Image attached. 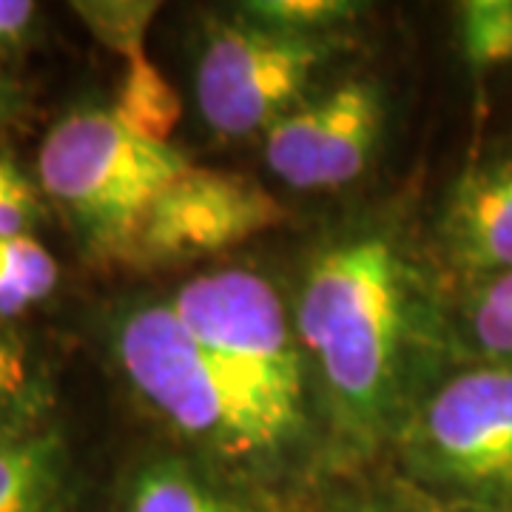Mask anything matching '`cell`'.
Instances as JSON below:
<instances>
[{"label":"cell","instance_id":"6da1fadb","mask_svg":"<svg viewBox=\"0 0 512 512\" xmlns=\"http://www.w3.org/2000/svg\"><path fill=\"white\" fill-rule=\"evenodd\" d=\"M325 476L393 450L424 396L464 365L453 291L399 222L342 228L308 259L291 305Z\"/></svg>","mask_w":512,"mask_h":512},{"label":"cell","instance_id":"7a4b0ae2","mask_svg":"<svg viewBox=\"0 0 512 512\" xmlns=\"http://www.w3.org/2000/svg\"><path fill=\"white\" fill-rule=\"evenodd\" d=\"M111 359L137 399L185 453L299 512L313 493L271 430L214 356L191 336L171 299H126L106 322Z\"/></svg>","mask_w":512,"mask_h":512},{"label":"cell","instance_id":"3957f363","mask_svg":"<svg viewBox=\"0 0 512 512\" xmlns=\"http://www.w3.org/2000/svg\"><path fill=\"white\" fill-rule=\"evenodd\" d=\"M171 308L237 384L316 493L325 478L311 373L293 311L274 282L251 268H214L185 279Z\"/></svg>","mask_w":512,"mask_h":512},{"label":"cell","instance_id":"277c9868","mask_svg":"<svg viewBox=\"0 0 512 512\" xmlns=\"http://www.w3.org/2000/svg\"><path fill=\"white\" fill-rule=\"evenodd\" d=\"M188 168L183 151L134 134L111 106L63 114L37 154L43 197L66 220L80 254L100 265H126L154 200Z\"/></svg>","mask_w":512,"mask_h":512},{"label":"cell","instance_id":"5b68a950","mask_svg":"<svg viewBox=\"0 0 512 512\" xmlns=\"http://www.w3.org/2000/svg\"><path fill=\"white\" fill-rule=\"evenodd\" d=\"M390 456V476L421 493L512 507V367H453L416 407Z\"/></svg>","mask_w":512,"mask_h":512},{"label":"cell","instance_id":"8992f818","mask_svg":"<svg viewBox=\"0 0 512 512\" xmlns=\"http://www.w3.org/2000/svg\"><path fill=\"white\" fill-rule=\"evenodd\" d=\"M342 49L336 35L279 32L234 15L214 23L197 55L194 92L220 137L265 134L302 106L316 74Z\"/></svg>","mask_w":512,"mask_h":512},{"label":"cell","instance_id":"52a82bcc","mask_svg":"<svg viewBox=\"0 0 512 512\" xmlns=\"http://www.w3.org/2000/svg\"><path fill=\"white\" fill-rule=\"evenodd\" d=\"M282 222H288V208L259 180L191 165L154 200L128 251L126 268L165 271L211 259Z\"/></svg>","mask_w":512,"mask_h":512},{"label":"cell","instance_id":"ba28073f","mask_svg":"<svg viewBox=\"0 0 512 512\" xmlns=\"http://www.w3.org/2000/svg\"><path fill=\"white\" fill-rule=\"evenodd\" d=\"M387 126V94L373 77H353L308 97L265 131L262 154L276 180L325 191L359 180Z\"/></svg>","mask_w":512,"mask_h":512},{"label":"cell","instance_id":"9c48e42d","mask_svg":"<svg viewBox=\"0 0 512 512\" xmlns=\"http://www.w3.org/2000/svg\"><path fill=\"white\" fill-rule=\"evenodd\" d=\"M427 251L450 291L512 271V137L481 148L447 185Z\"/></svg>","mask_w":512,"mask_h":512},{"label":"cell","instance_id":"30bf717a","mask_svg":"<svg viewBox=\"0 0 512 512\" xmlns=\"http://www.w3.org/2000/svg\"><path fill=\"white\" fill-rule=\"evenodd\" d=\"M106 512H293L197 456L154 450L128 464Z\"/></svg>","mask_w":512,"mask_h":512},{"label":"cell","instance_id":"8fae6325","mask_svg":"<svg viewBox=\"0 0 512 512\" xmlns=\"http://www.w3.org/2000/svg\"><path fill=\"white\" fill-rule=\"evenodd\" d=\"M0 512H80V476L57 424L29 419L0 430Z\"/></svg>","mask_w":512,"mask_h":512},{"label":"cell","instance_id":"7c38bea8","mask_svg":"<svg viewBox=\"0 0 512 512\" xmlns=\"http://www.w3.org/2000/svg\"><path fill=\"white\" fill-rule=\"evenodd\" d=\"M453 328L464 362L512 367V271L453 288Z\"/></svg>","mask_w":512,"mask_h":512},{"label":"cell","instance_id":"4fadbf2b","mask_svg":"<svg viewBox=\"0 0 512 512\" xmlns=\"http://www.w3.org/2000/svg\"><path fill=\"white\" fill-rule=\"evenodd\" d=\"M111 111L126 123L134 134L151 143H168L174 126L180 123L183 103L165 74L151 63L146 52L126 57V74L111 103Z\"/></svg>","mask_w":512,"mask_h":512},{"label":"cell","instance_id":"5bb4252c","mask_svg":"<svg viewBox=\"0 0 512 512\" xmlns=\"http://www.w3.org/2000/svg\"><path fill=\"white\" fill-rule=\"evenodd\" d=\"M57 259L35 234L0 237V319H15L57 288Z\"/></svg>","mask_w":512,"mask_h":512},{"label":"cell","instance_id":"9a60e30c","mask_svg":"<svg viewBox=\"0 0 512 512\" xmlns=\"http://www.w3.org/2000/svg\"><path fill=\"white\" fill-rule=\"evenodd\" d=\"M458 49L473 80L512 63V0H464L456 6Z\"/></svg>","mask_w":512,"mask_h":512},{"label":"cell","instance_id":"2e32d148","mask_svg":"<svg viewBox=\"0 0 512 512\" xmlns=\"http://www.w3.org/2000/svg\"><path fill=\"white\" fill-rule=\"evenodd\" d=\"M239 18L299 35H339V29L362 15L350 0H251L239 3Z\"/></svg>","mask_w":512,"mask_h":512},{"label":"cell","instance_id":"e0dca14e","mask_svg":"<svg viewBox=\"0 0 512 512\" xmlns=\"http://www.w3.org/2000/svg\"><path fill=\"white\" fill-rule=\"evenodd\" d=\"M74 9L89 23L94 35L117 55L131 57L146 52L148 23L157 15V3L111 0V3H74Z\"/></svg>","mask_w":512,"mask_h":512},{"label":"cell","instance_id":"ac0fdd59","mask_svg":"<svg viewBox=\"0 0 512 512\" xmlns=\"http://www.w3.org/2000/svg\"><path fill=\"white\" fill-rule=\"evenodd\" d=\"M43 191L9 157H0V237H26L43 217Z\"/></svg>","mask_w":512,"mask_h":512},{"label":"cell","instance_id":"d6986e66","mask_svg":"<svg viewBox=\"0 0 512 512\" xmlns=\"http://www.w3.org/2000/svg\"><path fill=\"white\" fill-rule=\"evenodd\" d=\"M382 493L387 495L393 512H512V507H493V504H470V501H447L436 498L404 484L402 478L387 476V481L379 484Z\"/></svg>","mask_w":512,"mask_h":512},{"label":"cell","instance_id":"ffe728a7","mask_svg":"<svg viewBox=\"0 0 512 512\" xmlns=\"http://www.w3.org/2000/svg\"><path fill=\"white\" fill-rule=\"evenodd\" d=\"M26 384H29L26 350L12 333L0 330V416L18 404L20 396L26 393Z\"/></svg>","mask_w":512,"mask_h":512},{"label":"cell","instance_id":"44dd1931","mask_svg":"<svg viewBox=\"0 0 512 512\" xmlns=\"http://www.w3.org/2000/svg\"><path fill=\"white\" fill-rule=\"evenodd\" d=\"M313 512H393V507L379 484H336L316 501Z\"/></svg>","mask_w":512,"mask_h":512},{"label":"cell","instance_id":"7402d4cb","mask_svg":"<svg viewBox=\"0 0 512 512\" xmlns=\"http://www.w3.org/2000/svg\"><path fill=\"white\" fill-rule=\"evenodd\" d=\"M37 18V6L29 0H0V52L15 49L29 35Z\"/></svg>","mask_w":512,"mask_h":512},{"label":"cell","instance_id":"603a6c76","mask_svg":"<svg viewBox=\"0 0 512 512\" xmlns=\"http://www.w3.org/2000/svg\"><path fill=\"white\" fill-rule=\"evenodd\" d=\"M20 109H23V92H20V86L12 77L0 74V128L6 126L9 120H15Z\"/></svg>","mask_w":512,"mask_h":512}]
</instances>
